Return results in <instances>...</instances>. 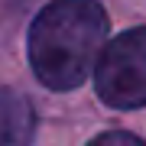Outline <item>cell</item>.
I'll list each match as a JSON object with an SVG mask.
<instances>
[{"label":"cell","instance_id":"1","mask_svg":"<svg viewBox=\"0 0 146 146\" xmlns=\"http://www.w3.org/2000/svg\"><path fill=\"white\" fill-rule=\"evenodd\" d=\"M107 42V13L98 0H52L29 26V65L52 91L88 81Z\"/></svg>","mask_w":146,"mask_h":146},{"label":"cell","instance_id":"2","mask_svg":"<svg viewBox=\"0 0 146 146\" xmlns=\"http://www.w3.org/2000/svg\"><path fill=\"white\" fill-rule=\"evenodd\" d=\"M94 88L107 107H146V26L104 42L94 62Z\"/></svg>","mask_w":146,"mask_h":146},{"label":"cell","instance_id":"3","mask_svg":"<svg viewBox=\"0 0 146 146\" xmlns=\"http://www.w3.org/2000/svg\"><path fill=\"white\" fill-rule=\"evenodd\" d=\"M36 133V110L20 91H0V146H29Z\"/></svg>","mask_w":146,"mask_h":146},{"label":"cell","instance_id":"4","mask_svg":"<svg viewBox=\"0 0 146 146\" xmlns=\"http://www.w3.org/2000/svg\"><path fill=\"white\" fill-rule=\"evenodd\" d=\"M88 146H146L140 136H133V133H123V130H110V133H101V136H94V140Z\"/></svg>","mask_w":146,"mask_h":146}]
</instances>
